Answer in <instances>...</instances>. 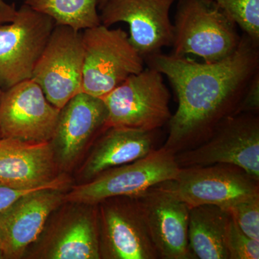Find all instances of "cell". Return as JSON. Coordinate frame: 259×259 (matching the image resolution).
<instances>
[{"instance_id":"d6986e66","label":"cell","mask_w":259,"mask_h":259,"mask_svg":"<svg viewBox=\"0 0 259 259\" xmlns=\"http://www.w3.org/2000/svg\"><path fill=\"white\" fill-rule=\"evenodd\" d=\"M100 0H24V4L47 15L55 25L76 31L101 25L97 8Z\"/></svg>"},{"instance_id":"30bf717a","label":"cell","mask_w":259,"mask_h":259,"mask_svg":"<svg viewBox=\"0 0 259 259\" xmlns=\"http://www.w3.org/2000/svg\"><path fill=\"white\" fill-rule=\"evenodd\" d=\"M60 109L47 100L32 79L3 90L0 102V137L30 143L50 142Z\"/></svg>"},{"instance_id":"8fae6325","label":"cell","mask_w":259,"mask_h":259,"mask_svg":"<svg viewBox=\"0 0 259 259\" xmlns=\"http://www.w3.org/2000/svg\"><path fill=\"white\" fill-rule=\"evenodd\" d=\"M177 0H107L100 9L102 25H129V40L144 58L161 52L173 44L170 10Z\"/></svg>"},{"instance_id":"e0dca14e","label":"cell","mask_w":259,"mask_h":259,"mask_svg":"<svg viewBox=\"0 0 259 259\" xmlns=\"http://www.w3.org/2000/svg\"><path fill=\"white\" fill-rule=\"evenodd\" d=\"M83 168L88 179L116 166L144 158L153 151L158 132L123 127H108Z\"/></svg>"},{"instance_id":"4fadbf2b","label":"cell","mask_w":259,"mask_h":259,"mask_svg":"<svg viewBox=\"0 0 259 259\" xmlns=\"http://www.w3.org/2000/svg\"><path fill=\"white\" fill-rule=\"evenodd\" d=\"M136 197L158 257L194 258L189 247L190 207L158 185Z\"/></svg>"},{"instance_id":"7c38bea8","label":"cell","mask_w":259,"mask_h":259,"mask_svg":"<svg viewBox=\"0 0 259 259\" xmlns=\"http://www.w3.org/2000/svg\"><path fill=\"white\" fill-rule=\"evenodd\" d=\"M51 142L30 143L0 137V184L17 190H62L69 183L56 176Z\"/></svg>"},{"instance_id":"ba28073f","label":"cell","mask_w":259,"mask_h":259,"mask_svg":"<svg viewBox=\"0 0 259 259\" xmlns=\"http://www.w3.org/2000/svg\"><path fill=\"white\" fill-rule=\"evenodd\" d=\"M55 23L24 4L10 23L0 25V88L30 79Z\"/></svg>"},{"instance_id":"277c9868","label":"cell","mask_w":259,"mask_h":259,"mask_svg":"<svg viewBox=\"0 0 259 259\" xmlns=\"http://www.w3.org/2000/svg\"><path fill=\"white\" fill-rule=\"evenodd\" d=\"M163 76L157 70L148 67L131 75L102 97L107 110L106 128L154 131L168 123L172 115L171 95Z\"/></svg>"},{"instance_id":"44dd1931","label":"cell","mask_w":259,"mask_h":259,"mask_svg":"<svg viewBox=\"0 0 259 259\" xmlns=\"http://www.w3.org/2000/svg\"><path fill=\"white\" fill-rule=\"evenodd\" d=\"M259 45V0H209Z\"/></svg>"},{"instance_id":"7402d4cb","label":"cell","mask_w":259,"mask_h":259,"mask_svg":"<svg viewBox=\"0 0 259 259\" xmlns=\"http://www.w3.org/2000/svg\"><path fill=\"white\" fill-rule=\"evenodd\" d=\"M225 210L246 236L259 241V195L238 201Z\"/></svg>"},{"instance_id":"f1b7e54d","label":"cell","mask_w":259,"mask_h":259,"mask_svg":"<svg viewBox=\"0 0 259 259\" xmlns=\"http://www.w3.org/2000/svg\"><path fill=\"white\" fill-rule=\"evenodd\" d=\"M3 89L0 88V102H1L2 95H3Z\"/></svg>"},{"instance_id":"5bb4252c","label":"cell","mask_w":259,"mask_h":259,"mask_svg":"<svg viewBox=\"0 0 259 259\" xmlns=\"http://www.w3.org/2000/svg\"><path fill=\"white\" fill-rule=\"evenodd\" d=\"M61 190L42 189L22 196L0 212L3 255L16 258L41 233L51 213L64 200Z\"/></svg>"},{"instance_id":"3957f363","label":"cell","mask_w":259,"mask_h":259,"mask_svg":"<svg viewBox=\"0 0 259 259\" xmlns=\"http://www.w3.org/2000/svg\"><path fill=\"white\" fill-rule=\"evenodd\" d=\"M82 92L102 98L131 75L144 69V59L122 28L103 25L81 32Z\"/></svg>"},{"instance_id":"9a60e30c","label":"cell","mask_w":259,"mask_h":259,"mask_svg":"<svg viewBox=\"0 0 259 259\" xmlns=\"http://www.w3.org/2000/svg\"><path fill=\"white\" fill-rule=\"evenodd\" d=\"M107 110L103 100L81 92L60 110L51 144L64 166L76 161L94 135L106 129Z\"/></svg>"},{"instance_id":"6da1fadb","label":"cell","mask_w":259,"mask_h":259,"mask_svg":"<svg viewBox=\"0 0 259 259\" xmlns=\"http://www.w3.org/2000/svg\"><path fill=\"white\" fill-rule=\"evenodd\" d=\"M166 76L178 108L168 121L163 147L173 151L208 139L228 117L236 115L243 95L259 72V45L245 34L231 55L215 63L162 52L144 60Z\"/></svg>"},{"instance_id":"cb8c5ba5","label":"cell","mask_w":259,"mask_h":259,"mask_svg":"<svg viewBox=\"0 0 259 259\" xmlns=\"http://www.w3.org/2000/svg\"><path fill=\"white\" fill-rule=\"evenodd\" d=\"M259 110V72L253 76L240 102L236 115L257 114Z\"/></svg>"},{"instance_id":"2e32d148","label":"cell","mask_w":259,"mask_h":259,"mask_svg":"<svg viewBox=\"0 0 259 259\" xmlns=\"http://www.w3.org/2000/svg\"><path fill=\"white\" fill-rule=\"evenodd\" d=\"M102 222L110 258H159L136 197L132 204L103 206Z\"/></svg>"},{"instance_id":"83f0119b","label":"cell","mask_w":259,"mask_h":259,"mask_svg":"<svg viewBox=\"0 0 259 259\" xmlns=\"http://www.w3.org/2000/svg\"><path fill=\"white\" fill-rule=\"evenodd\" d=\"M107 1V0H100V1H99V5H98L99 9H100V10L101 9L102 7H103L104 5H105V3H106Z\"/></svg>"},{"instance_id":"d4e9b609","label":"cell","mask_w":259,"mask_h":259,"mask_svg":"<svg viewBox=\"0 0 259 259\" xmlns=\"http://www.w3.org/2000/svg\"><path fill=\"white\" fill-rule=\"evenodd\" d=\"M42 189L50 188L17 190V189L11 188V187H7V186L0 184V212H3L5 209L10 207L12 204L14 203L15 201L20 198V197H21L22 196L33 192V191L42 190Z\"/></svg>"},{"instance_id":"ac0fdd59","label":"cell","mask_w":259,"mask_h":259,"mask_svg":"<svg viewBox=\"0 0 259 259\" xmlns=\"http://www.w3.org/2000/svg\"><path fill=\"white\" fill-rule=\"evenodd\" d=\"M229 213L224 209L203 204L190 209L189 247L194 258L229 259L226 246Z\"/></svg>"},{"instance_id":"52a82bcc","label":"cell","mask_w":259,"mask_h":259,"mask_svg":"<svg viewBox=\"0 0 259 259\" xmlns=\"http://www.w3.org/2000/svg\"><path fill=\"white\" fill-rule=\"evenodd\" d=\"M191 207L212 204L223 209L259 195L258 181L228 164L181 168L174 180L158 185Z\"/></svg>"},{"instance_id":"484cf974","label":"cell","mask_w":259,"mask_h":259,"mask_svg":"<svg viewBox=\"0 0 259 259\" xmlns=\"http://www.w3.org/2000/svg\"><path fill=\"white\" fill-rule=\"evenodd\" d=\"M17 10L15 5H9L0 0V25L13 21Z\"/></svg>"},{"instance_id":"8992f818","label":"cell","mask_w":259,"mask_h":259,"mask_svg":"<svg viewBox=\"0 0 259 259\" xmlns=\"http://www.w3.org/2000/svg\"><path fill=\"white\" fill-rule=\"evenodd\" d=\"M181 168L228 164L259 181V118L241 113L228 117L198 148L175 155Z\"/></svg>"},{"instance_id":"4316f807","label":"cell","mask_w":259,"mask_h":259,"mask_svg":"<svg viewBox=\"0 0 259 259\" xmlns=\"http://www.w3.org/2000/svg\"><path fill=\"white\" fill-rule=\"evenodd\" d=\"M3 250H4V244H3V239L2 237L0 236V253L3 255Z\"/></svg>"},{"instance_id":"7a4b0ae2","label":"cell","mask_w":259,"mask_h":259,"mask_svg":"<svg viewBox=\"0 0 259 259\" xmlns=\"http://www.w3.org/2000/svg\"><path fill=\"white\" fill-rule=\"evenodd\" d=\"M171 54L223 60L236 50L241 36L236 24L209 0H177Z\"/></svg>"},{"instance_id":"603a6c76","label":"cell","mask_w":259,"mask_h":259,"mask_svg":"<svg viewBox=\"0 0 259 259\" xmlns=\"http://www.w3.org/2000/svg\"><path fill=\"white\" fill-rule=\"evenodd\" d=\"M229 259H258L259 241L245 234L230 215L226 233Z\"/></svg>"},{"instance_id":"ffe728a7","label":"cell","mask_w":259,"mask_h":259,"mask_svg":"<svg viewBox=\"0 0 259 259\" xmlns=\"http://www.w3.org/2000/svg\"><path fill=\"white\" fill-rule=\"evenodd\" d=\"M49 256L54 259L100 258V242L93 218L83 216L70 224L56 241Z\"/></svg>"},{"instance_id":"9c48e42d","label":"cell","mask_w":259,"mask_h":259,"mask_svg":"<svg viewBox=\"0 0 259 259\" xmlns=\"http://www.w3.org/2000/svg\"><path fill=\"white\" fill-rule=\"evenodd\" d=\"M83 49L81 32L55 25L31 79L47 100L61 109L82 92Z\"/></svg>"},{"instance_id":"5b68a950","label":"cell","mask_w":259,"mask_h":259,"mask_svg":"<svg viewBox=\"0 0 259 259\" xmlns=\"http://www.w3.org/2000/svg\"><path fill=\"white\" fill-rule=\"evenodd\" d=\"M175 153L166 148L153 150L144 158L102 172L91 182L74 187L64 200L96 204L112 197H136L166 181L174 180L181 167Z\"/></svg>"}]
</instances>
